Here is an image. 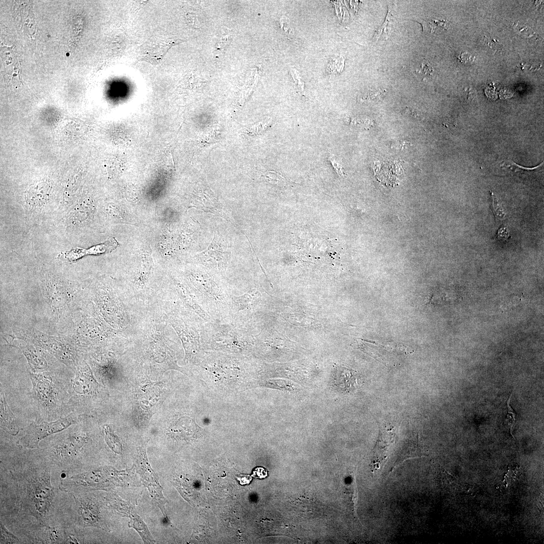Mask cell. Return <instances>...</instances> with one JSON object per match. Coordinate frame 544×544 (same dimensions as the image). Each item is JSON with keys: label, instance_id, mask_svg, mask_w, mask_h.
Masks as SVG:
<instances>
[{"label": "cell", "instance_id": "cell-1", "mask_svg": "<svg viewBox=\"0 0 544 544\" xmlns=\"http://www.w3.org/2000/svg\"><path fill=\"white\" fill-rule=\"evenodd\" d=\"M256 330L229 317L214 320L201 328L202 345L213 352L248 355L253 351Z\"/></svg>", "mask_w": 544, "mask_h": 544}, {"label": "cell", "instance_id": "cell-14", "mask_svg": "<svg viewBox=\"0 0 544 544\" xmlns=\"http://www.w3.org/2000/svg\"><path fill=\"white\" fill-rule=\"evenodd\" d=\"M105 440L109 447L115 453L121 454L122 447L119 438L108 426H105Z\"/></svg>", "mask_w": 544, "mask_h": 544}, {"label": "cell", "instance_id": "cell-9", "mask_svg": "<svg viewBox=\"0 0 544 544\" xmlns=\"http://www.w3.org/2000/svg\"><path fill=\"white\" fill-rule=\"evenodd\" d=\"M74 498L79 520L86 526L99 525L101 517L97 504L86 496L74 497Z\"/></svg>", "mask_w": 544, "mask_h": 544}, {"label": "cell", "instance_id": "cell-2", "mask_svg": "<svg viewBox=\"0 0 544 544\" xmlns=\"http://www.w3.org/2000/svg\"><path fill=\"white\" fill-rule=\"evenodd\" d=\"M189 279L198 302L213 320L228 317L229 285L208 269L190 272Z\"/></svg>", "mask_w": 544, "mask_h": 544}, {"label": "cell", "instance_id": "cell-7", "mask_svg": "<svg viewBox=\"0 0 544 544\" xmlns=\"http://www.w3.org/2000/svg\"><path fill=\"white\" fill-rule=\"evenodd\" d=\"M181 41V39L169 38L147 42L142 47L139 60L158 63L171 47Z\"/></svg>", "mask_w": 544, "mask_h": 544}, {"label": "cell", "instance_id": "cell-22", "mask_svg": "<svg viewBox=\"0 0 544 544\" xmlns=\"http://www.w3.org/2000/svg\"><path fill=\"white\" fill-rule=\"evenodd\" d=\"M494 201L493 207L495 209V213L497 214V216H498L499 218L502 219L505 216L504 213L503 212L502 209L500 207H499L498 202H497V201L495 200Z\"/></svg>", "mask_w": 544, "mask_h": 544}, {"label": "cell", "instance_id": "cell-25", "mask_svg": "<svg viewBox=\"0 0 544 544\" xmlns=\"http://www.w3.org/2000/svg\"><path fill=\"white\" fill-rule=\"evenodd\" d=\"M508 229H506V228L501 229V230L499 232V237H501L502 238H505L508 235Z\"/></svg>", "mask_w": 544, "mask_h": 544}, {"label": "cell", "instance_id": "cell-19", "mask_svg": "<svg viewBox=\"0 0 544 544\" xmlns=\"http://www.w3.org/2000/svg\"><path fill=\"white\" fill-rule=\"evenodd\" d=\"M230 39V31L228 30H222V34L218 41L217 48L220 49L225 48L229 43Z\"/></svg>", "mask_w": 544, "mask_h": 544}, {"label": "cell", "instance_id": "cell-24", "mask_svg": "<svg viewBox=\"0 0 544 544\" xmlns=\"http://www.w3.org/2000/svg\"><path fill=\"white\" fill-rule=\"evenodd\" d=\"M431 70H432V67H431L429 65V64H428L427 63H424L421 65V68L420 72H421V73H423V74L426 75L428 74H430L432 71Z\"/></svg>", "mask_w": 544, "mask_h": 544}, {"label": "cell", "instance_id": "cell-8", "mask_svg": "<svg viewBox=\"0 0 544 544\" xmlns=\"http://www.w3.org/2000/svg\"><path fill=\"white\" fill-rule=\"evenodd\" d=\"M395 434L391 430L379 429V436L374 449L371 467L372 471H376L388 457L392 445L395 441Z\"/></svg>", "mask_w": 544, "mask_h": 544}, {"label": "cell", "instance_id": "cell-4", "mask_svg": "<svg viewBox=\"0 0 544 544\" xmlns=\"http://www.w3.org/2000/svg\"><path fill=\"white\" fill-rule=\"evenodd\" d=\"M261 294L249 282L229 286L228 317L256 330Z\"/></svg>", "mask_w": 544, "mask_h": 544}, {"label": "cell", "instance_id": "cell-10", "mask_svg": "<svg viewBox=\"0 0 544 544\" xmlns=\"http://www.w3.org/2000/svg\"><path fill=\"white\" fill-rule=\"evenodd\" d=\"M50 193L49 184L41 181L32 185L27 191L25 198L27 205L31 209H41L48 200Z\"/></svg>", "mask_w": 544, "mask_h": 544}, {"label": "cell", "instance_id": "cell-18", "mask_svg": "<svg viewBox=\"0 0 544 544\" xmlns=\"http://www.w3.org/2000/svg\"><path fill=\"white\" fill-rule=\"evenodd\" d=\"M290 74L298 91L302 94H304V83L302 81L299 73L296 69H292L290 71Z\"/></svg>", "mask_w": 544, "mask_h": 544}, {"label": "cell", "instance_id": "cell-3", "mask_svg": "<svg viewBox=\"0 0 544 544\" xmlns=\"http://www.w3.org/2000/svg\"><path fill=\"white\" fill-rule=\"evenodd\" d=\"M50 478L49 471L45 470L30 473L24 479L25 483H19L23 486L19 488L25 490L23 492L26 494L19 508L41 522L46 520L53 507L54 488Z\"/></svg>", "mask_w": 544, "mask_h": 544}, {"label": "cell", "instance_id": "cell-15", "mask_svg": "<svg viewBox=\"0 0 544 544\" xmlns=\"http://www.w3.org/2000/svg\"><path fill=\"white\" fill-rule=\"evenodd\" d=\"M271 123V119L267 118L257 123L250 124L244 128V131L250 135H255L265 130Z\"/></svg>", "mask_w": 544, "mask_h": 544}, {"label": "cell", "instance_id": "cell-12", "mask_svg": "<svg viewBox=\"0 0 544 544\" xmlns=\"http://www.w3.org/2000/svg\"><path fill=\"white\" fill-rule=\"evenodd\" d=\"M1 426L9 433L15 435L19 431L16 420L10 409L4 394L1 395Z\"/></svg>", "mask_w": 544, "mask_h": 544}, {"label": "cell", "instance_id": "cell-16", "mask_svg": "<svg viewBox=\"0 0 544 544\" xmlns=\"http://www.w3.org/2000/svg\"><path fill=\"white\" fill-rule=\"evenodd\" d=\"M352 374L350 373H346L344 375L338 377L335 379V384L342 389L351 390L354 387L355 379H354Z\"/></svg>", "mask_w": 544, "mask_h": 544}, {"label": "cell", "instance_id": "cell-5", "mask_svg": "<svg viewBox=\"0 0 544 544\" xmlns=\"http://www.w3.org/2000/svg\"><path fill=\"white\" fill-rule=\"evenodd\" d=\"M73 423L71 415L61 418L52 422H43L39 425L31 424L25 435L18 441V444L28 448L38 447L40 441L53 434L59 432L70 426Z\"/></svg>", "mask_w": 544, "mask_h": 544}, {"label": "cell", "instance_id": "cell-23", "mask_svg": "<svg viewBox=\"0 0 544 544\" xmlns=\"http://www.w3.org/2000/svg\"><path fill=\"white\" fill-rule=\"evenodd\" d=\"M381 93L380 91L372 92L368 95L362 99V100H373L377 97H380L381 96Z\"/></svg>", "mask_w": 544, "mask_h": 544}, {"label": "cell", "instance_id": "cell-13", "mask_svg": "<svg viewBox=\"0 0 544 544\" xmlns=\"http://www.w3.org/2000/svg\"><path fill=\"white\" fill-rule=\"evenodd\" d=\"M394 22L393 14L389 8L384 22L375 32L373 39V42H377L381 37L387 38L392 31Z\"/></svg>", "mask_w": 544, "mask_h": 544}, {"label": "cell", "instance_id": "cell-20", "mask_svg": "<svg viewBox=\"0 0 544 544\" xmlns=\"http://www.w3.org/2000/svg\"><path fill=\"white\" fill-rule=\"evenodd\" d=\"M328 159L331 163V165L333 167L336 173L340 176L344 177L345 176L344 169L342 166V165L336 161L333 155L331 153L329 154L328 157Z\"/></svg>", "mask_w": 544, "mask_h": 544}, {"label": "cell", "instance_id": "cell-6", "mask_svg": "<svg viewBox=\"0 0 544 544\" xmlns=\"http://www.w3.org/2000/svg\"><path fill=\"white\" fill-rule=\"evenodd\" d=\"M87 443L85 437L79 434H74L60 441L54 447L53 459L57 465L71 468L72 463L79 455V453Z\"/></svg>", "mask_w": 544, "mask_h": 544}, {"label": "cell", "instance_id": "cell-21", "mask_svg": "<svg viewBox=\"0 0 544 544\" xmlns=\"http://www.w3.org/2000/svg\"><path fill=\"white\" fill-rule=\"evenodd\" d=\"M511 396H512V393L510 394V396H509V398H508V399L507 400V407H508V414L507 415V417L506 421H509L510 425H511V426H510V432H511V433L512 434V429H513V427H514V424H515V413H514L513 409L512 408V407L510 405V399H511Z\"/></svg>", "mask_w": 544, "mask_h": 544}, {"label": "cell", "instance_id": "cell-11", "mask_svg": "<svg viewBox=\"0 0 544 544\" xmlns=\"http://www.w3.org/2000/svg\"><path fill=\"white\" fill-rule=\"evenodd\" d=\"M172 427L175 438L181 440H188L196 437L201 430L193 419L187 417L178 419Z\"/></svg>", "mask_w": 544, "mask_h": 544}, {"label": "cell", "instance_id": "cell-17", "mask_svg": "<svg viewBox=\"0 0 544 544\" xmlns=\"http://www.w3.org/2000/svg\"><path fill=\"white\" fill-rule=\"evenodd\" d=\"M19 538L8 530L1 521V543H19Z\"/></svg>", "mask_w": 544, "mask_h": 544}]
</instances>
